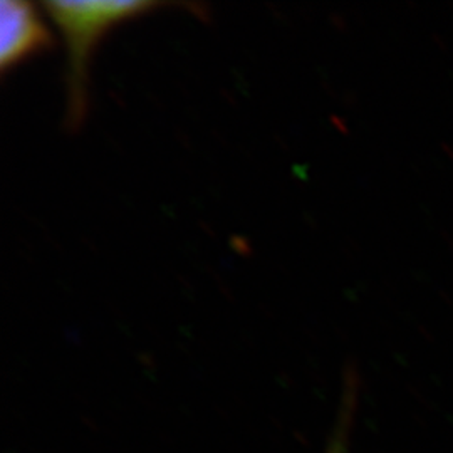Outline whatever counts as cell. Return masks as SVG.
Instances as JSON below:
<instances>
[{
  "label": "cell",
  "instance_id": "3957f363",
  "mask_svg": "<svg viewBox=\"0 0 453 453\" xmlns=\"http://www.w3.org/2000/svg\"><path fill=\"white\" fill-rule=\"evenodd\" d=\"M336 453H338V450H336Z\"/></svg>",
  "mask_w": 453,
  "mask_h": 453
},
{
  "label": "cell",
  "instance_id": "6da1fadb",
  "mask_svg": "<svg viewBox=\"0 0 453 453\" xmlns=\"http://www.w3.org/2000/svg\"><path fill=\"white\" fill-rule=\"evenodd\" d=\"M158 2H42L46 16L59 29L67 54V125L78 127L88 106V67L97 42L113 27L162 7Z\"/></svg>",
  "mask_w": 453,
  "mask_h": 453
},
{
  "label": "cell",
  "instance_id": "7a4b0ae2",
  "mask_svg": "<svg viewBox=\"0 0 453 453\" xmlns=\"http://www.w3.org/2000/svg\"><path fill=\"white\" fill-rule=\"evenodd\" d=\"M0 41V67L2 73H7L34 54L52 48L54 39L34 4L24 0H2Z\"/></svg>",
  "mask_w": 453,
  "mask_h": 453
}]
</instances>
